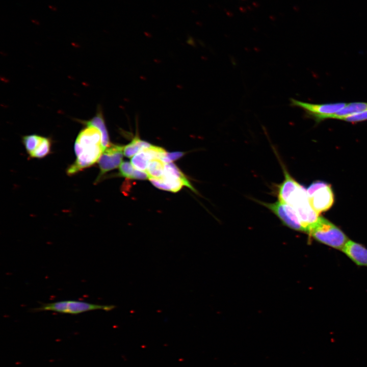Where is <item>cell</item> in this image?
Masks as SVG:
<instances>
[{
  "label": "cell",
  "instance_id": "cell-1",
  "mask_svg": "<svg viewBox=\"0 0 367 367\" xmlns=\"http://www.w3.org/2000/svg\"><path fill=\"white\" fill-rule=\"evenodd\" d=\"M74 150L76 159L67 169L68 175L75 174L98 162L104 150L101 132L96 127L86 126L78 134Z\"/></svg>",
  "mask_w": 367,
  "mask_h": 367
},
{
  "label": "cell",
  "instance_id": "cell-2",
  "mask_svg": "<svg viewBox=\"0 0 367 367\" xmlns=\"http://www.w3.org/2000/svg\"><path fill=\"white\" fill-rule=\"evenodd\" d=\"M315 240L331 248L342 250L349 240L336 225L326 219L319 217L307 232Z\"/></svg>",
  "mask_w": 367,
  "mask_h": 367
},
{
  "label": "cell",
  "instance_id": "cell-3",
  "mask_svg": "<svg viewBox=\"0 0 367 367\" xmlns=\"http://www.w3.org/2000/svg\"><path fill=\"white\" fill-rule=\"evenodd\" d=\"M113 305H101L76 300H64L51 303H43L39 307L33 308V311H52L63 313L77 314L96 310L106 311L113 309Z\"/></svg>",
  "mask_w": 367,
  "mask_h": 367
},
{
  "label": "cell",
  "instance_id": "cell-4",
  "mask_svg": "<svg viewBox=\"0 0 367 367\" xmlns=\"http://www.w3.org/2000/svg\"><path fill=\"white\" fill-rule=\"evenodd\" d=\"M149 179L155 187L161 190L177 192L185 186L196 191L183 173L172 162L166 163L164 173L162 177Z\"/></svg>",
  "mask_w": 367,
  "mask_h": 367
},
{
  "label": "cell",
  "instance_id": "cell-5",
  "mask_svg": "<svg viewBox=\"0 0 367 367\" xmlns=\"http://www.w3.org/2000/svg\"><path fill=\"white\" fill-rule=\"evenodd\" d=\"M307 193L311 207L319 214L328 211L334 203L331 186L325 182H312L307 188Z\"/></svg>",
  "mask_w": 367,
  "mask_h": 367
},
{
  "label": "cell",
  "instance_id": "cell-6",
  "mask_svg": "<svg viewBox=\"0 0 367 367\" xmlns=\"http://www.w3.org/2000/svg\"><path fill=\"white\" fill-rule=\"evenodd\" d=\"M290 105L298 107L305 112L306 115L312 118L317 123L327 119L340 110L347 103L340 102L327 104H313L305 102L294 98L290 99Z\"/></svg>",
  "mask_w": 367,
  "mask_h": 367
},
{
  "label": "cell",
  "instance_id": "cell-7",
  "mask_svg": "<svg viewBox=\"0 0 367 367\" xmlns=\"http://www.w3.org/2000/svg\"><path fill=\"white\" fill-rule=\"evenodd\" d=\"M258 202L273 212L286 226L295 230L305 232L295 209L291 205L279 200L274 203Z\"/></svg>",
  "mask_w": 367,
  "mask_h": 367
},
{
  "label": "cell",
  "instance_id": "cell-8",
  "mask_svg": "<svg viewBox=\"0 0 367 367\" xmlns=\"http://www.w3.org/2000/svg\"><path fill=\"white\" fill-rule=\"evenodd\" d=\"M123 148V146L111 143L104 149L98 162L99 173L95 183L98 182L107 172L119 167L122 163Z\"/></svg>",
  "mask_w": 367,
  "mask_h": 367
},
{
  "label": "cell",
  "instance_id": "cell-9",
  "mask_svg": "<svg viewBox=\"0 0 367 367\" xmlns=\"http://www.w3.org/2000/svg\"><path fill=\"white\" fill-rule=\"evenodd\" d=\"M342 251L356 265L367 267V249L361 244L349 240Z\"/></svg>",
  "mask_w": 367,
  "mask_h": 367
},
{
  "label": "cell",
  "instance_id": "cell-10",
  "mask_svg": "<svg viewBox=\"0 0 367 367\" xmlns=\"http://www.w3.org/2000/svg\"><path fill=\"white\" fill-rule=\"evenodd\" d=\"M150 146L144 148L131 158L130 163L135 169L145 171L149 162L155 159Z\"/></svg>",
  "mask_w": 367,
  "mask_h": 367
},
{
  "label": "cell",
  "instance_id": "cell-11",
  "mask_svg": "<svg viewBox=\"0 0 367 367\" xmlns=\"http://www.w3.org/2000/svg\"><path fill=\"white\" fill-rule=\"evenodd\" d=\"M367 110V102H355L347 103L346 106L332 115L329 119L342 120L348 116Z\"/></svg>",
  "mask_w": 367,
  "mask_h": 367
},
{
  "label": "cell",
  "instance_id": "cell-12",
  "mask_svg": "<svg viewBox=\"0 0 367 367\" xmlns=\"http://www.w3.org/2000/svg\"><path fill=\"white\" fill-rule=\"evenodd\" d=\"M83 123L86 126H94L99 129L102 134V144L104 149L111 144L104 121L100 112H98L91 119L86 121Z\"/></svg>",
  "mask_w": 367,
  "mask_h": 367
},
{
  "label": "cell",
  "instance_id": "cell-13",
  "mask_svg": "<svg viewBox=\"0 0 367 367\" xmlns=\"http://www.w3.org/2000/svg\"><path fill=\"white\" fill-rule=\"evenodd\" d=\"M119 170L121 176L131 179H148L146 172L135 169L131 163L123 162L119 167Z\"/></svg>",
  "mask_w": 367,
  "mask_h": 367
},
{
  "label": "cell",
  "instance_id": "cell-14",
  "mask_svg": "<svg viewBox=\"0 0 367 367\" xmlns=\"http://www.w3.org/2000/svg\"><path fill=\"white\" fill-rule=\"evenodd\" d=\"M166 163L161 159H154L149 162L145 171L148 179L160 178L164 174Z\"/></svg>",
  "mask_w": 367,
  "mask_h": 367
},
{
  "label": "cell",
  "instance_id": "cell-15",
  "mask_svg": "<svg viewBox=\"0 0 367 367\" xmlns=\"http://www.w3.org/2000/svg\"><path fill=\"white\" fill-rule=\"evenodd\" d=\"M150 145L151 144L149 143L143 141L138 137H135L128 144L124 146L123 154L127 158H132L141 150Z\"/></svg>",
  "mask_w": 367,
  "mask_h": 367
},
{
  "label": "cell",
  "instance_id": "cell-16",
  "mask_svg": "<svg viewBox=\"0 0 367 367\" xmlns=\"http://www.w3.org/2000/svg\"><path fill=\"white\" fill-rule=\"evenodd\" d=\"M51 146L50 140L49 138L43 137L42 141L36 149L29 155L33 158H43L50 153Z\"/></svg>",
  "mask_w": 367,
  "mask_h": 367
},
{
  "label": "cell",
  "instance_id": "cell-17",
  "mask_svg": "<svg viewBox=\"0 0 367 367\" xmlns=\"http://www.w3.org/2000/svg\"><path fill=\"white\" fill-rule=\"evenodd\" d=\"M43 138V137L35 134L27 135L22 137V142L29 155L36 149Z\"/></svg>",
  "mask_w": 367,
  "mask_h": 367
},
{
  "label": "cell",
  "instance_id": "cell-18",
  "mask_svg": "<svg viewBox=\"0 0 367 367\" xmlns=\"http://www.w3.org/2000/svg\"><path fill=\"white\" fill-rule=\"evenodd\" d=\"M342 120L351 123H356L367 120V110L348 116L343 118Z\"/></svg>",
  "mask_w": 367,
  "mask_h": 367
},
{
  "label": "cell",
  "instance_id": "cell-19",
  "mask_svg": "<svg viewBox=\"0 0 367 367\" xmlns=\"http://www.w3.org/2000/svg\"><path fill=\"white\" fill-rule=\"evenodd\" d=\"M184 154L182 152H174L171 153H166L162 160L165 163H171L173 161L177 160L182 157Z\"/></svg>",
  "mask_w": 367,
  "mask_h": 367
}]
</instances>
